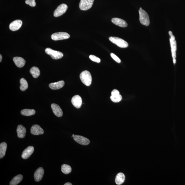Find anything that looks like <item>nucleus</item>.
<instances>
[{
	"label": "nucleus",
	"instance_id": "obj_1",
	"mask_svg": "<svg viewBox=\"0 0 185 185\" xmlns=\"http://www.w3.org/2000/svg\"><path fill=\"white\" fill-rule=\"evenodd\" d=\"M80 77L82 82L86 86H89L91 84V75L88 71L85 70L81 72L80 74Z\"/></svg>",
	"mask_w": 185,
	"mask_h": 185
},
{
	"label": "nucleus",
	"instance_id": "obj_2",
	"mask_svg": "<svg viewBox=\"0 0 185 185\" xmlns=\"http://www.w3.org/2000/svg\"><path fill=\"white\" fill-rule=\"evenodd\" d=\"M139 14L140 23L144 26H149L150 24V20L148 14L145 11L142 9H140L139 10Z\"/></svg>",
	"mask_w": 185,
	"mask_h": 185
},
{
	"label": "nucleus",
	"instance_id": "obj_3",
	"mask_svg": "<svg viewBox=\"0 0 185 185\" xmlns=\"http://www.w3.org/2000/svg\"><path fill=\"white\" fill-rule=\"evenodd\" d=\"M109 39V40L113 43L115 44L120 48H127L129 46L127 42L122 38H119V37H110Z\"/></svg>",
	"mask_w": 185,
	"mask_h": 185
},
{
	"label": "nucleus",
	"instance_id": "obj_4",
	"mask_svg": "<svg viewBox=\"0 0 185 185\" xmlns=\"http://www.w3.org/2000/svg\"><path fill=\"white\" fill-rule=\"evenodd\" d=\"M46 54L50 56L54 59H58L63 57V53L60 51L54 50L49 48H47L45 50Z\"/></svg>",
	"mask_w": 185,
	"mask_h": 185
},
{
	"label": "nucleus",
	"instance_id": "obj_5",
	"mask_svg": "<svg viewBox=\"0 0 185 185\" xmlns=\"http://www.w3.org/2000/svg\"><path fill=\"white\" fill-rule=\"evenodd\" d=\"M70 37V35L65 32H59L53 34L51 35V38L54 41H58L68 39Z\"/></svg>",
	"mask_w": 185,
	"mask_h": 185
},
{
	"label": "nucleus",
	"instance_id": "obj_6",
	"mask_svg": "<svg viewBox=\"0 0 185 185\" xmlns=\"http://www.w3.org/2000/svg\"><path fill=\"white\" fill-rule=\"evenodd\" d=\"M94 0H81L79 3L80 9L82 10H87L92 7Z\"/></svg>",
	"mask_w": 185,
	"mask_h": 185
},
{
	"label": "nucleus",
	"instance_id": "obj_7",
	"mask_svg": "<svg viewBox=\"0 0 185 185\" xmlns=\"http://www.w3.org/2000/svg\"><path fill=\"white\" fill-rule=\"evenodd\" d=\"M171 47V51L172 53V57L173 58V62L175 63L176 61V51H177V42L175 39V37L172 35L170 37V39Z\"/></svg>",
	"mask_w": 185,
	"mask_h": 185
},
{
	"label": "nucleus",
	"instance_id": "obj_8",
	"mask_svg": "<svg viewBox=\"0 0 185 185\" xmlns=\"http://www.w3.org/2000/svg\"><path fill=\"white\" fill-rule=\"evenodd\" d=\"M68 8L67 5L63 3L59 5L55 10L54 16L55 17H58L65 14Z\"/></svg>",
	"mask_w": 185,
	"mask_h": 185
},
{
	"label": "nucleus",
	"instance_id": "obj_9",
	"mask_svg": "<svg viewBox=\"0 0 185 185\" xmlns=\"http://www.w3.org/2000/svg\"><path fill=\"white\" fill-rule=\"evenodd\" d=\"M111 99L114 103H118L120 102L122 99V97L118 90L114 89L111 92Z\"/></svg>",
	"mask_w": 185,
	"mask_h": 185
},
{
	"label": "nucleus",
	"instance_id": "obj_10",
	"mask_svg": "<svg viewBox=\"0 0 185 185\" xmlns=\"http://www.w3.org/2000/svg\"><path fill=\"white\" fill-rule=\"evenodd\" d=\"M73 138L75 141L82 145H87L90 143V140L88 138L83 136L74 135Z\"/></svg>",
	"mask_w": 185,
	"mask_h": 185
},
{
	"label": "nucleus",
	"instance_id": "obj_11",
	"mask_svg": "<svg viewBox=\"0 0 185 185\" xmlns=\"http://www.w3.org/2000/svg\"><path fill=\"white\" fill-rule=\"evenodd\" d=\"M72 103L74 107L79 109L82 104V99L79 95H75L72 98Z\"/></svg>",
	"mask_w": 185,
	"mask_h": 185
},
{
	"label": "nucleus",
	"instance_id": "obj_12",
	"mask_svg": "<svg viewBox=\"0 0 185 185\" xmlns=\"http://www.w3.org/2000/svg\"><path fill=\"white\" fill-rule=\"evenodd\" d=\"M34 151V148L33 147H28L23 151L21 157L24 159H27L33 154Z\"/></svg>",
	"mask_w": 185,
	"mask_h": 185
},
{
	"label": "nucleus",
	"instance_id": "obj_13",
	"mask_svg": "<svg viewBox=\"0 0 185 185\" xmlns=\"http://www.w3.org/2000/svg\"><path fill=\"white\" fill-rule=\"evenodd\" d=\"M22 24V21L17 20L13 21L10 24L9 28L12 31H16L21 27Z\"/></svg>",
	"mask_w": 185,
	"mask_h": 185
},
{
	"label": "nucleus",
	"instance_id": "obj_14",
	"mask_svg": "<svg viewBox=\"0 0 185 185\" xmlns=\"http://www.w3.org/2000/svg\"><path fill=\"white\" fill-rule=\"evenodd\" d=\"M31 133L33 135H39L43 134L44 131L40 126L35 124L32 126L31 128Z\"/></svg>",
	"mask_w": 185,
	"mask_h": 185
},
{
	"label": "nucleus",
	"instance_id": "obj_15",
	"mask_svg": "<svg viewBox=\"0 0 185 185\" xmlns=\"http://www.w3.org/2000/svg\"><path fill=\"white\" fill-rule=\"evenodd\" d=\"M51 108L54 114L57 117H61L63 116V112L60 106L55 104H52L51 105Z\"/></svg>",
	"mask_w": 185,
	"mask_h": 185
},
{
	"label": "nucleus",
	"instance_id": "obj_16",
	"mask_svg": "<svg viewBox=\"0 0 185 185\" xmlns=\"http://www.w3.org/2000/svg\"><path fill=\"white\" fill-rule=\"evenodd\" d=\"M44 170L42 167L37 169L34 174V179L36 182H39L41 180L44 174Z\"/></svg>",
	"mask_w": 185,
	"mask_h": 185
},
{
	"label": "nucleus",
	"instance_id": "obj_17",
	"mask_svg": "<svg viewBox=\"0 0 185 185\" xmlns=\"http://www.w3.org/2000/svg\"><path fill=\"white\" fill-rule=\"evenodd\" d=\"M111 21L113 24L121 27L125 28L128 26L126 21L121 19L115 18L112 19Z\"/></svg>",
	"mask_w": 185,
	"mask_h": 185
},
{
	"label": "nucleus",
	"instance_id": "obj_18",
	"mask_svg": "<svg viewBox=\"0 0 185 185\" xmlns=\"http://www.w3.org/2000/svg\"><path fill=\"white\" fill-rule=\"evenodd\" d=\"M18 137L19 138H24L26 136V129L24 126L19 125L17 130Z\"/></svg>",
	"mask_w": 185,
	"mask_h": 185
},
{
	"label": "nucleus",
	"instance_id": "obj_19",
	"mask_svg": "<svg viewBox=\"0 0 185 185\" xmlns=\"http://www.w3.org/2000/svg\"><path fill=\"white\" fill-rule=\"evenodd\" d=\"M65 82L60 81L56 82L51 83L49 84V86L51 89L56 90L63 88Z\"/></svg>",
	"mask_w": 185,
	"mask_h": 185
},
{
	"label": "nucleus",
	"instance_id": "obj_20",
	"mask_svg": "<svg viewBox=\"0 0 185 185\" xmlns=\"http://www.w3.org/2000/svg\"><path fill=\"white\" fill-rule=\"evenodd\" d=\"M13 61L16 65L19 68H22L26 63V61L21 57H16L13 58Z\"/></svg>",
	"mask_w": 185,
	"mask_h": 185
},
{
	"label": "nucleus",
	"instance_id": "obj_21",
	"mask_svg": "<svg viewBox=\"0 0 185 185\" xmlns=\"http://www.w3.org/2000/svg\"><path fill=\"white\" fill-rule=\"evenodd\" d=\"M125 177L124 174L122 173H119L116 176L115 179V182L117 185L122 184L125 180Z\"/></svg>",
	"mask_w": 185,
	"mask_h": 185
},
{
	"label": "nucleus",
	"instance_id": "obj_22",
	"mask_svg": "<svg viewBox=\"0 0 185 185\" xmlns=\"http://www.w3.org/2000/svg\"><path fill=\"white\" fill-rule=\"evenodd\" d=\"M7 149V144L5 142H3L0 144V158L4 157L6 154Z\"/></svg>",
	"mask_w": 185,
	"mask_h": 185
},
{
	"label": "nucleus",
	"instance_id": "obj_23",
	"mask_svg": "<svg viewBox=\"0 0 185 185\" xmlns=\"http://www.w3.org/2000/svg\"><path fill=\"white\" fill-rule=\"evenodd\" d=\"M30 73L34 78H37L40 75V71L38 68L36 67H33L30 69Z\"/></svg>",
	"mask_w": 185,
	"mask_h": 185
},
{
	"label": "nucleus",
	"instance_id": "obj_24",
	"mask_svg": "<svg viewBox=\"0 0 185 185\" xmlns=\"http://www.w3.org/2000/svg\"><path fill=\"white\" fill-rule=\"evenodd\" d=\"M23 176L21 175H18L14 177L10 181V185H16L21 182L23 179Z\"/></svg>",
	"mask_w": 185,
	"mask_h": 185
},
{
	"label": "nucleus",
	"instance_id": "obj_25",
	"mask_svg": "<svg viewBox=\"0 0 185 185\" xmlns=\"http://www.w3.org/2000/svg\"><path fill=\"white\" fill-rule=\"evenodd\" d=\"M35 111L33 109H24L21 111V114L24 116H28L34 115Z\"/></svg>",
	"mask_w": 185,
	"mask_h": 185
},
{
	"label": "nucleus",
	"instance_id": "obj_26",
	"mask_svg": "<svg viewBox=\"0 0 185 185\" xmlns=\"http://www.w3.org/2000/svg\"><path fill=\"white\" fill-rule=\"evenodd\" d=\"M20 88L22 91H25L28 88V83L26 80L24 78H21L20 80Z\"/></svg>",
	"mask_w": 185,
	"mask_h": 185
},
{
	"label": "nucleus",
	"instance_id": "obj_27",
	"mask_svg": "<svg viewBox=\"0 0 185 185\" xmlns=\"http://www.w3.org/2000/svg\"><path fill=\"white\" fill-rule=\"evenodd\" d=\"M61 170L63 174H68L72 172V168L68 165L63 164L61 166Z\"/></svg>",
	"mask_w": 185,
	"mask_h": 185
},
{
	"label": "nucleus",
	"instance_id": "obj_28",
	"mask_svg": "<svg viewBox=\"0 0 185 185\" xmlns=\"http://www.w3.org/2000/svg\"><path fill=\"white\" fill-rule=\"evenodd\" d=\"M89 58L90 59L92 60V61L94 62H97V63H99L101 62V59L93 55H90L89 56Z\"/></svg>",
	"mask_w": 185,
	"mask_h": 185
},
{
	"label": "nucleus",
	"instance_id": "obj_29",
	"mask_svg": "<svg viewBox=\"0 0 185 185\" xmlns=\"http://www.w3.org/2000/svg\"><path fill=\"white\" fill-rule=\"evenodd\" d=\"M25 3L26 4L29 5L30 6L35 7L36 6L35 0H26Z\"/></svg>",
	"mask_w": 185,
	"mask_h": 185
},
{
	"label": "nucleus",
	"instance_id": "obj_30",
	"mask_svg": "<svg viewBox=\"0 0 185 185\" xmlns=\"http://www.w3.org/2000/svg\"><path fill=\"white\" fill-rule=\"evenodd\" d=\"M111 57L113 59V60H114L117 63H121V60L118 57L115 55V54H113V53H111Z\"/></svg>",
	"mask_w": 185,
	"mask_h": 185
},
{
	"label": "nucleus",
	"instance_id": "obj_31",
	"mask_svg": "<svg viewBox=\"0 0 185 185\" xmlns=\"http://www.w3.org/2000/svg\"><path fill=\"white\" fill-rule=\"evenodd\" d=\"M169 35L171 37V36H172V33L171 31H170L169 32Z\"/></svg>",
	"mask_w": 185,
	"mask_h": 185
},
{
	"label": "nucleus",
	"instance_id": "obj_32",
	"mask_svg": "<svg viewBox=\"0 0 185 185\" xmlns=\"http://www.w3.org/2000/svg\"><path fill=\"white\" fill-rule=\"evenodd\" d=\"M72 185V184L70 182H67V183H65V184H64V185Z\"/></svg>",
	"mask_w": 185,
	"mask_h": 185
},
{
	"label": "nucleus",
	"instance_id": "obj_33",
	"mask_svg": "<svg viewBox=\"0 0 185 185\" xmlns=\"http://www.w3.org/2000/svg\"><path fill=\"white\" fill-rule=\"evenodd\" d=\"M0 62H1L2 61V56L1 55H0Z\"/></svg>",
	"mask_w": 185,
	"mask_h": 185
},
{
	"label": "nucleus",
	"instance_id": "obj_34",
	"mask_svg": "<svg viewBox=\"0 0 185 185\" xmlns=\"http://www.w3.org/2000/svg\"><path fill=\"white\" fill-rule=\"evenodd\" d=\"M74 134H73V135H72V137H74Z\"/></svg>",
	"mask_w": 185,
	"mask_h": 185
},
{
	"label": "nucleus",
	"instance_id": "obj_35",
	"mask_svg": "<svg viewBox=\"0 0 185 185\" xmlns=\"http://www.w3.org/2000/svg\"><path fill=\"white\" fill-rule=\"evenodd\" d=\"M140 9H142V8H141V7L140 8Z\"/></svg>",
	"mask_w": 185,
	"mask_h": 185
}]
</instances>
